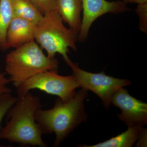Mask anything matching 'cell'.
<instances>
[{"instance_id": "cell-1", "label": "cell", "mask_w": 147, "mask_h": 147, "mask_svg": "<svg viewBox=\"0 0 147 147\" xmlns=\"http://www.w3.org/2000/svg\"><path fill=\"white\" fill-rule=\"evenodd\" d=\"M88 92L82 88L67 101L58 97L53 108H40L35 112V119L43 134H55L54 147L59 146L75 128L87 121L84 101Z\"/></svg>"}, {"instance_id": "cell-2", "label": "cell", "mask_w": 147, "mask_h": 147, "mask_svg": "<svg viewBox=\"0 0 147 147\" xmlns=\"http://www.w3.org/2000/svg\"><path fill=\"white\" fill-rule=\"evenodd\" d=\"M42 105L40 98L28 92L18 100L6 115V124L0 129V139L24 146L47 147L35 113Z\"/></svg>"}, {"instance_id": "cell-3", "label": "cell", "mask_w": 147, "mask_h": 147, "mask_svg": "<svg viewBox=\"0 0 147 147\" xmlns=\"http://www.w3.org/2000/svg\"><path fill=\"white\" fill-rule=\"evenodd\" d=\"M59 62L42 52L34 40L31 41L8 53L5 60V73L14 87L42 72H58Z\"/></svg>"}, {"instance_id": "cell-4", "label": "cell", "mask_w": 147, "mask_h": 147, "mask_svg": "<svg viewBox=\"0 0 147 147\" xmlns=\"http://www.w3.org/2000/svg\"><path fill=\"white\" fill-rule=\"evenodd\" d=\"M63 20L57 11L44 13L35 26L34 39L47 53V56L55 58L60 54L68 66L72 62L68 57L69 48L77 50L78 36L64 26Z\"/></svg>"}, {"instance_id": "cell-5", "label": "cell", "mask_w": 147, "mask_h": 147, "mask_svg": "<svg viewBox=\"0 0 147 147\" xmlns=\"http://www.w3.org/2000/svg\"><path fill=\"white\" fill-rule=\"evenodd\" d=\"M78 88L79 84L73 74L63 76L58 74V72L47 71L33 76L16 88L19 98L24 97L31 90L37 89L57 96L65 101L73 97Z\"/></svg>"}, {"instance_id": "cell-6", "label": "cell", "mask_w": 147, "mask_h": 147, "mask_svg": "<svg viewBox=\"0 0 147 147\" xmlns=\"http://www.w3.org/2000/svg\"><path fill=\"white\" fill-rule=\"evenodd\" d=\"M69 66L71 68L79 88L91 91L97 95L102 100L105 109L110 108L111 98L116 91L132 84L128 79L108 76L103 71L94 73L85 71L80 68L77 63L72 62Z\"/></svg>"}, {"instance_id": "cell-7", "label": "cell", "mask_w": 147, "mask_h": 147, "mask_svg": "<svg viewBox=\"0 0 147 147\" xmlns=\"http://www.w3.org/2000/svg\"><path fill=\"white\" fill-rule=\"evenodd\" d=\"M111 104L121 110L117 114L120 120L128 126L141 129L147 124V103L137 99L121 88L116 91L111 98Z\"/></svg>"}, {"instance_id": "cell-8", "label": "cell", "mask_w": 147, "mask_h": 147, "mask_svg": "<svg viewBox=\"0 0 147 147\" xmlns=\"http://www.w3.org/2000/svg\"><path fill=\"white\" fill-rule=\"evenodd\" d=\"M83 11L82 24L78 40H86L93 23L98 18L108 13L118 14L129 11L127 4L121 1H109L106 0H82Z\"/></svg>"}, {"instance_id": "cell-9", "label": "cell", "mask_w": 147, "mask_h": 147, "mask_svg": "<svg viewBox=\"0 0 147 147\" xmlns=\"http://www.w3.org/2000/svg\"><path fill=\"white\" fill-rule=\"evenodd\" d=\"M35 26L25 19L13 17L7 32V49L17 48L34 40Z\"/></svg>"}, {"instance_id": "cell-10", "label": "cell", "mask_w": 147, "mask_h": 147, "mask_svg": "<svg viewBox=\"0 0 147 147\" xmlns=\"http://www.w3.org/2000/svg\"><path fill=\"white\" fill-rule=\"evenodd\" d=\"M57 11L63 21L78 36L82 26V0H57Z\"/></svg>"}, {"instance_id": "cell-11", "label": "cell", "mask_w": 147, "mask_h": 147, "mask_svg": "<svg viewBox=\"0 0 147 147\" xmlns=\"http://www.w3.org/2000/svg\"><path fill=\"white\" fill-rule=\"evenodd\" d=\"M140 129L138 127H129L125 132L105 142L88 146L79 145L80 147H131L137 142Z\"/></svg>"}, {"instance_id": "cell-12", "label": "cell", "mask_w": 147, "mask_h": 147, "mask_svg": "<svg viewBox=\"0 0 147 147\" xmlns=\"http://www.w3.org/2000/svg\"><path fill=\"white\" fill-rule=\"evenodd\" d=\"M13 17L25 19L36 25L43 15L30 0H11Z\"/></svg>"}, {"instance_id": "cell-13", "label": "cell", "mask_w": 147, "mask_h": 147, "mask_svg": "<svg viewBox=\"0 0 147 147\" xmlns=\"http://www.w3.org/2000/svg\"><path fill=\"white\" fill-rule=\"evenodd\" d=\"M11 0H0V51L7 50L6 34L13 18Z\"/></svg>"}, {"instance_id": "cell-14", "label": "cell", "mask_w": 147, "mask_h": 147, "mask_svg": "<svg viewBox=\"0 0 147 147\" xmlns=\"http://www.w3.org/2000/svg\"><path fill=\"white\" fill-rule=\"evenodd\" d=\"M18 99V97L13 96L11 93H5L0 95V129L3 119Z\"/></svg>"}, {"instance_id": "cell-15", "label": "cell", "mask_w": 147, "mask_h": 147, "mask_svg": "<svg viewBox=\"0 0 147 147\" xmlns=\"http://www.w3.org/2000/svg\"><path fill=\"white\" fill-rule=\"evenodd\" d=\"M139 18V28L144 33H147V3L137 4L135 9Z\"/></svg>"}, {"instance_id": "cell-16", "label": "cell", "mask_w": 147, "mask_h": 147, "mask_svg": "<svg viewBox=\"0 0 147 147\" xmlns=\"http://www.w3.org/2000/svg\"><path fill=\"white\" fill-rule=\"evenodd\" d=\"M42 15L49 11H57V0H30Z\"/></svg>"}, {"instance_id": "cell-17", "label": "cell", "mask_w": 147, "mask_h": 147, "mask_svg": "<svg viewBox=\"0 0 147 147\" xmlns=\"http://www.w3.org/2000/svg\"><path fill=\"white\" fill-rule=\"evenodd\" d=\"M9 83V79L6 76L5 72H3L0 68V95L5 93H11V89L7 86Z\"/></svg>"}, {"instance_id": "cell-18", "label": "cell", "mask_w": 147, "mask_h": 147, "mask_svg": "<svg viewBox=\"0 0 147 147\" xmlns=\"http://www.w3.org/2000/svg\"><path fill=\"white\" fill-rule=\"evenodd\" d=\"M147 129L142 127L140 129L136 147H147Z\"/></svg>"}, {"instance_id": "cell-19", "label": "cell", "mask_w": 147, "mask_h": 147, "mask_svg": "<svg viewBox=\"0 0 147 147\" xmlns=\"http://www.w3.org/2000/svg\"><path fill=\"white\" fill-rule=\"evenodd\" d=\"M124 3H136L137 4L147 3V0H120Z\"/></svg>"}]
</instances>
